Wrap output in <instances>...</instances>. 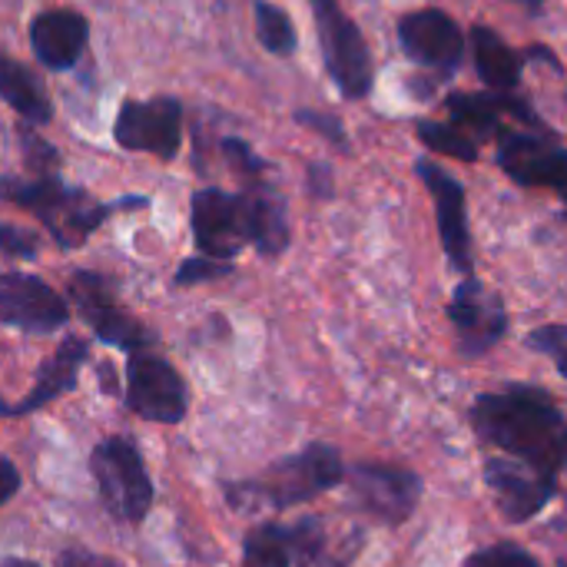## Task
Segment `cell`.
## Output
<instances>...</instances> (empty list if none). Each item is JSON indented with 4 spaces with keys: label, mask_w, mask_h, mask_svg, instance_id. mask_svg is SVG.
I'll list each match as a JSON object with an SVG mask.
<instances>
[{
    "label": "cell",
    "mask_w": 567,
    "mask_h": 567,
    "mask_svg": "<svg viewBox=\"0 0 567 567\" xmlns=\"http://www.w3.org/2000/svg\"><path fill=\"white\" fill-rule=\"evenodd\" d=\"M415 136L422 140L425 150L439 153V156H452L462 163H478L482 159V143L472 140L465 130H458L455 123H439V120H419L415 123Z\"/></svg>",
    "instance_id": "obj_23"
},
{
    "label": "cell",
    "mask_w": 567,
    "mask_h": 567,
    "mask_svg": "<svg viewBox=\"0 0 567 567\" xmlns=\"http://www.w3.org/2000/svg\"><path fill=\"white\" fill-rule=\"evenodd\" d=\"M70 319L63 296L30 272H0V326L20 332H56Z\"/></svg>",
    "instance_id": "obj_14"
},
{
    "label": "cell",
    "mask_w": 567,
    "mask_h": 567,
    "mask_svg": "<svg viewBox=\"0 0 567 567\" xmlns=\"http://www.w3.org/2000/svg\"><path fill=\"white\" fill-rule=\"evenodd\" d=\"M309 7L329 80L346 100H365L375 86V60L362 27L339 0H309Z\"/></svg>",
    "instance_id": "obj_5"
},
{
    "label": "cell",
    "mask_w": 567,
    "mask_h": 567,
    "mask_svg": "<svg viewBox=\"0 0 567 567\" xmlns=\"http://www.w3.org/2000/svg\"><path fill=\"white\" fill-rule=\"evenodd\" d=\"M465 567H542L522 545H515V542H498V545H492V548H482V551H475Z\"/></svg>",
    "instance_id": "obj_28"
},
{
    "label": "cell",
    "mask_w": 567,
    "mask_h": 567,
    "mask_svg": "<svg viewBox=\"0 0 567 567\" xmlns=\"http://www.w3.org/2000/svg\"><path fill=\"white\" fill-rule=\"evenodd\" d=\"M512 3H522V7H528L532 13H538V10L545 7V0H512Z\"/></svg>",
    "instance_id": "obj_36"
},
{
    "label": "cell",
    "mask_w": 567,
    "mask_h": 567,
    "mask_svg": "<svg viewBox=\"0 0 567 567\" xmlns=\"http://www.w3.org/2000/svg\"><path fill=\"white\" fill-rule=\"evenodd\" d=\"M27 40L40 66L66 73L80 63L90 43V20L73 7H50L30 17Z\"/></svg>",
    "instance_id": "obj_16"
},
{
    "label": "cell",
    "mask_w": 567,
    "mask_h": 567,
    "mask_svg": "<svg viewBox=\"0 0 567 567\" xmlns=\"http://www.w3.org/2000/svg\"><path fill=\"white\" fill-rule=\"evenodd\" d=\"M0 567H40L37 561H27V558H0Z\"/></svg>",
    "instance_id": "obj_35"
},
{
    "label": "cell",
    "mask_w": 567,
    "mask_h": 567,
    "mask_svg": "<svg viewBox=\"0 0 567 567\" xmlns=\"http://www.w3.org/2000/svg\"><path fill=\"white\" fill-rule=\"evenodd\" d=\"M415 173L435 199V219L442 249L462 276H472V229H468V193L465 186L439 166L432 156L415 159Z\"/></svg>",
    "instance_id": "obj_13"
},
{
    "label": "cell",
    "mask_w": 567,
    "mask_h": 567,
    "mask_svg": "<svg viewBox=\"0 0 567 567\" xmlns=\"http://www.w3.org/2000/svg\"><path fill=\"white\" fill-rule=\"evenodd\" d=\"M289 542H292V565L316 567L326 561L329 551V535L326 525L319 518H302L289 528Z\"/></svg>",
    "instance_id": "obj_24"
},
{
    "label": "cell",
    "mask_w": 567,
    "mask_h": 567,
    "mask_svg": "<svg viewBox=\"0 0 567 567\" xmlns=\"http://www.w3.org/2000/svg\"><path fill=\"white\" fill-rule=\"evenodd\" d=\"M346 478L342 455L332 445H306L302 452L269 465L259 478L226 485V498L239 512H256V508H292L302 505L326 488H336Z\"/></svg>",
    "instance_id": "obj_4"
},
{
    "label": "cell",
    "mask_w": 567,
    "mask_h": 567,
    "mask_svg": "<svg viewBox=\"0 0 567 567\" xmlns=\"http://www.w3.org/2000/svg\"><path fill=\"white\" fill-rule=\"evenodd\" d=\"M219 150H223V156L229 159V166H233L246 183H262V179L272 173V163L262 159V156H259L246 140H239V136H223Z\"/></svg>",
    "instance_id": "obj_26"
},
{
    "label": "cell",
    "mask_w": 567,
    "mask_h": 567,
    "mask_svg": "<svg viewBox=\"0 0 567 567\" xmlns=\"http://www.w3.org/2000/svg\"><path fill=\"white\" fill-rule=\"evenodd\" d=\"M449 319L458 332V349L468 359L485 355L502 336L508 332V312L505 302L488 292L475 276H465L449 302Z\"/></svg>",
    "instance_id": "obj_15"
},
{
    "label": "cell",
    "mask_w": 567,
    "mask_h": 567,
    "mask_svg": "<svg viewBox=\"0 0 567 567\" xmlns=\"http://www.w3.org/2000/svg\"><path fill=\"white\" fill-rule=\"evenodd\" d=\"M183 103L176 96H126L113 120V143L126 153H150L173 163L183 150Z\"/></svg>",
    "instance_id": "obj_8"
},
{
    "label": "cell",
    "mask_w": 567,
    "mask_h": 567,
    "mask_svg": "<svg viewBox=\"0 0 567 567\" xmlns=\"http://www.w3.org/2000/svg\"><path fill=\"white\" fill-rule=\"evenodd\" d=\"M60 567H123L113 558H103V555H93V551H83V548H70L60 555Z\"/></svg>",
    "instance_id": "obj_33"
},
{
    "label": "cell",
    "mask_w": 567,
    "mask_h": 567,
    "mask_svg": "<svg viewBox=\"0 0 567 567\" xmlns=\"http://www.w3.org/2000/svg\"><path fill=\"white\" fill-rule=\"evenodd\" d=\"M70 299L76 302L83 322L93 329V336L100 342L126 349V352H140L143 346L156 342V336L120 306L116 286L106 276L86 272V269L73 272L70 276Z\"/></svg>",
    "instance_id": "obj_10"
},
{
    "label": "cell",
    "mask_w": 567,
    "mask_h": 567,
    "mask_svg": "<svg viewBox=\"0 0 567 567\" xmlns=\"http://www.w3.org/2000/svg\"><path fill=\"white\" fill-rule=\"evenodd\" d=\"M243 567H292L289 528L276 522L256 525L243 542Z\"/></svg>",
    "instance_id": "obj_22"
},
{
    "label": "cell",
    "mask_w": 567,
    "mask_h": 567,
    "mask_svg": "<svg viewBox=\"0 0 567 567\" xmlns=\"http://www.w3.org/2000/svg\"><path fill=\"white\" fill-rule=\"evenodd\" d=\"M252 20H256V40L262 43L266 53L272 56H292L299 47V30L289 17L272 0H252Z\"/></svg>",
    "instance_id": "obj_21"
},
{
    "label": "cell",
    "mask_w": 567,
    "mask_h": 567,
    "mask_svg": "<svg viewBox=\"0 0 567 567\" xmlns=\"http://www.w3.org/2000/svg\"><path fill=\"white\" fill-rule=\"evenodd\" d=\"M233 272V262H219V259H209V256H189L179 262L176 269V286H196V282H209V279H223Z\"/></svg>",
    "instance_id": "obj_29"
},
{
    "label": "cell",
    "mask_w": 567,
    "mask_h": 567,
    "mask_svg": "<svg viewBox=\"0 0 567 567\" xmlns=\"http://www.w3.org/2000/svg\"><path fill=\"white\" fill-rule=\"evenodd\" d=\"M472 425L482 442L528 465L532 472L561 482L567 425L561 405L538 385L512 382L502 392L478 395L472 405Z\"/></svg>",
    "instance_id": "obj_2"
},
{
    "label": "cell",
    "mask_w": 567,
    "mask_h": 567,
    "mask_svg": "<svg viewBox=\"0 0 567 567\" xmlns=\"http://www.w3.org/2000/svg\"><path fill=\"white\" fill-rule=\"evenodd\" d=\"M485 482L492 488L498 512L508 522H528L558 495V482L532 472L528 465H522L515 458H488Z\"/></svg>",
    "instance_id": "obj_17"
},
{
    "label": "cell",
    "mask_w": 567,
    "mask_h": 567,
    "mask_svg": "<svg viewBox=\"0 0 567 567\" xmlns=\"http://www.w3.org/2000/svg\"><path fill=\"white\" fill-rule=\"evenodd\" d=\"M17 140H20L23 163H27L30 176H56V169H60V153H56V146H50V143L37 133V126L20 123V126H17Z\"/></svg>",
    "instance_id": "obj_25"
},
{
    "label": "cell",
    "mask_w": 567,
    "mask_h": 567,
    "mask_svg": "<svg viewBox=\"0 0 567 567\" xmlns=\"http://www.w3.org/2000/svg\"><path fill=\"white\" fill-rule=\"evenodd\" d=\"M399 47L405 60L432 70L435 80H452L465 60V30L442 7H422L399 17Z\"/></svg>",
    "instance_id": "obj_9"
},
{
    "label": "cell",
    "mask_w": 567,
    "mask_h": 567,
    "mask_svg": "<svg viewBox=\"0 0 567 567\" xmlns=\"http://www.w3.org/2000/svg\"><path fill=\"white\" fill-rule=\"evenodd\" d=\"M0 203H13L27 209L30 216H37L60 249H80L113 213L150 206L146 196H123V199L103 203L83 186L63 183L60 173L27 176V179L0 173Z\"/></svg>",
    "instance_id": "obj_3"
},
{
    "label": "cell",
    "mask_w": 567,
    "mask_h": 567,
    "mask_svg": "<svg viewBox=\"0 0 567 567\" xmlns=\"http://www.w3.org/2000/svg\"><path fill=\"white\" fill-rule=\"evenodd\" d=\"M0 100L27 126L53 123V100H50L43 80L27 63H20L17 56H10L3 50H0Z\"/></svg>",
    "instance_id": "obj_20"
},
{
    "label": "cell",
    "mask_w": 567,
    "mask_h": 567,
    "mask_svg": "<svg viewBox=\"0 0 567 567\" xmlns=\"http://www.w3.org/2000/svg\"><path fill=\"white\" fill-rule=\"evenodd\" d=\"M465 43L472 50L475 73L488 90H518L522 86V73H525L528 60L498 30H492L488 23H475L465 33Z\"/></svg>",
    "instance_id": "obj_18"
},
{
    "label": "cell",
    "mask_w": 567,
    "mask_h": 567,
    "mask_svg": "<svg viewBox=\"0 0 567 567\" xmlns=\"http://www.w3.org/2000/svg\"><path fill=\"white\" fill-rule=\"evenodd\" d=\"M292 120L302 126V130H312V133H319L322 140H329L332 146H339V150H349V133H346V123L336 116V113H326V110H309V106H302V110H296L292 113Z\"/></svg>",
    "instance_id": "obj_27"
},
{
    "label": "cell",
    "mask_w": 567,
    "mask_h": 567,
    "mask_svg": "<svg viewBox=\"0 0 567 567\" xmlns=\"http://www.w3.org/2000/svg\"><path fill=\"white\" fill-rule=\"evenodd\" d=\"M528 346L532 349H538V352H545V355H551L555 359V365H558V372L567 375V329L565 326H545V329H535L532 336H528Z\"/></svg>",
    "instance_id": "obj_31"
},
{
    "label": "cell",
    "mask_w": 567,
    "mask_h": 567,
    "mask_svg": "<svg viewBox=\"0 0 567 567\" xmlns=\"http://www.w3.org/2000/svg\"><path fill=\"white\" fill-rule=\"evenodd\" d=\"M17 488H20V472H17V465H13L10 458L0 455V505H7V502L17 495Z\"/></svg>",
    "instance_id": "obj_34"
},
{
    "label": "cell",
    "mask_w": 567,
    "mask_h": 567,
    "mask_svg": "<svg viewBox=\"0 0 567 567\" xmlns=\"http://www.w3.org/2000/svg\"><path fill=\"white\" fill-rule=\"evenodd\" d=\"M126 405L146 422L176 425L186 415L189 392L166 359L140 349L126 362Z\"/></svg>",
    "instance_id": "obj_11"
},
{
    "label": "cell",
    "mask_w": 567,
    "mask_h": 567,
    "mask_svg": "<svg viewBox=\"0 0 567 567\" xmlns=\"http://www.w3.org/2000/svg\"><path fill=\"white\" fill-rule=\"evenodd\" d=\"M492 140H495V163L512 183L528 189L565 193L567 150L561 130L538 133L505 123Z\"/></svg>",
    "instance_id": "obj_7"
},
{
    "label": "cell",
    "mask_w": 567,
    "mask_h": 567,
    "mask_svg": "<svg viewBox=\"0 0 567 567\" xmlns=\"http://www.w3.org/2000/svg\"><path fill=\"white\" fill-rule=\"evenodd\" d=\"M83 362H86V342L76 339V336L63 339L60 349L37 369V379H33L30 395L23 402H17L13 409H3V415H27V412H37V409L50 405L53 399L73 392Z\"/></svg>",
    "instance_id": "obj_19"
},
{
    "label": "cell",
    "mask_w": 567,
    "mask_h": 567,
    "mask_svg": "<svg viewBox=\"0 0 567 567\" xmlns=\"http://www.w3.org/2000/svg\"><path fill=\"white\" fill-rule=\"evenodd\" d=\"M0 252L10 256V259H33L40 252V239H37L33 229L0 223Z\"/></svg>",
    "instance_id": "obj_30"
},
{
    "label": "cell",
    "mask_w": 567,
    "mask_h": 567,
    "mask_svg": "<svg viewBox=\"0 0 567 567\" xmlns=\"http://www.w3.org/2000/svg\"><path fill=\"white\" fill-rule=\"evenodd\" d=\"M90 472L100 485L106 512L120 522H143L153 508V482L136 445L123 435L103 439L90 455Z\"/></svg>",
    "instance_id": "obj_6"
},
{
    "label": "cell",
    "mask_w": 567,
    "mask_h": 567,
    "mask_svg": "<svg viewBox=\"0 0 567 567\" xmlns=\"http://www.w3.org/2000/svg\"><path fill=\"white\" fill-rule=\"evenodd\" d=\"M352 502L382 525H402L412 518L422 498V478L399 465L362 462L349 472Z\"/></svg>",
    "instance_id": "obj_12"
},
{
    "label": "cell",
    "mask_w": 567,
    "mask_h": 567,
    "mask_svg": "<svg viewBox=\"0 0 567 567\" xmlns=\"http://www.w3.org/2000/svg\"><path fill=\"white\" fill-rule=\"evenodd\" d=\"M189 226L196 249L209 259L229 262L246 246H256L266 259L289 249V213L279 189L262 179L243 193L203 186L189 199Z\"/></svg>",
    "instance_id": "obj_1"
},
{
    "label": "cell",
    "mask_w": 567,
    "mask_h": 567,
    "mask_svg": "<svg viewBox=\"0 0 567 567\" xmlns=\"http://www.w3.org/2000/svg\"><path fill=\"white\" fill-rule=\"evenodd\" d=\"M306 176H309V193L316 199H329L332 196L336 186H332V166L329 163H309Z\"/></svg>",
    "instance_id": "obj_32"
}]
</instances>
